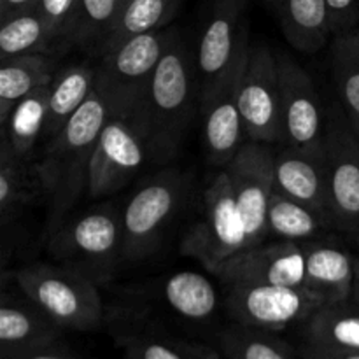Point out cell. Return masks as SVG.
Returning <instances> with one entry per match:
<instances>
[{
  "instance_id": "8992f818",
  "label": "cell",
  "mask_w": 359,
  "mask_h": 359,
  "mask_svg": "<svg viewBox=\"0 0 359 359\" xmlns=\"http://www.w3.org/2000/svg\"><path fill=\"white\" fill-rule=\"evenodd\" d=\"M248 2L249 0H209L195 55L200 111L248 56Z\"/></svg>"
},
{
  "instance_id": "52a82bcc",
  "label": "cell",
  "mask_w": 359,
  "mask_h": 359,
  "mask_svg": "<svg viewBox=\"0 0 359 359\" xmlns=\"http://www.w3.org/2000/svg\"><path fill=\"white\" fill-rule=\"evenodd\" d=\"M248 248L244 221L226 168L203 191L202 217L186 231L182 255L202 263L210 273Z\"/></svg>"
},
{
  "instance_id": "d590c367",
  "label": "cell",
  "mask_w": 359,
  "mask_h": 359,
  "mask_svg": "<svg viewBox=\"0 0 359 359\" xmlns=\"http://www.w3.org/2000/svg\"><path fill=\"white\" fill-rule=\"evenodd\" d=\"M0 359H79L70 351L63 349L58 342L44 344V346L30 347V349L0 353Z\"/></svg>"
},
{
  "instance_id": "ac0fdd59",
  "label": "cell",
  "mask_w": 359,
  "mask_h": 359,
  "mask_svg": "<svg viewBox=\"0 0 359 359\" xmlns=\"http://www.w3.org/2000/svg\"><path fill=\"white\" fill-rule=\"evenodd\" d=\"M273 189L316 209L332 212L325 154L305 153L291 146L277 147L273 158Z\"/></svg>"
},
{
  "instance_id": "277c9868",
  "label": "cell",
  "mask_w": 359,
  "mask_h": 359,
  "mask_svg": "<svg viewBox=\"0 0 359 359\" xmlns=\"http://www.w3.org/2000/svg\"><path fill=\"white\" fill-rule=\"evenodd\" d=\"M174 32L175 28H163L139 35L102 55L95 91L104 98L109 118L133 123Z\"/></svg>"
},
{
  "instance_id": "44dd1931",
  "label": "cell",
  "mask_w": 359,
  "mask_h": 359,
  "mask_svg": "<svg viewBox=\"0 0 359 359\" xmlns=\"http://www.w3.org/2000/svg\"><path fill=\"white\" fill-rule=\"evenodd\" d=\"M337 228L335 216L330 210L290 198L273 189L266 212V233L276 241L309 242Z\"/></svg>"
},
{
  "instance_id": "836d02e7",
  "label": "cell",
  "mask_w": 359,
  "mask_h": 359,
  "mask_svg": "<svg viewBox=\"0 0 359 359\" xmlns=\"http://www.w3.org/2000/svg\"><path fill=\"white\" fill-rule=\"evenodd\" d=\"M77 0H41L39 11L48 25L53 42L65 41Z\"/></svg>"
},
{
  "instance_id": "4dcf8cb0",
  "label": "cell",
  "mask_w": 359,
  "mask_h": 359,
  "mask_svg": "<svg viewBox=\"0 0 359 359\" xmlns=\"http://www.w3.org/2000/svg\"><path fill=\"white\" fill-rule=\"evenodd\" d=\"M163 297L172 311L191 321H205L217 307V293L210 280L191 270L168 277L163 286Z\"/></svg>"
},
{
  "instance_id": "8fae6325",
  "label": "cell",
  "mask_w": 359,
  "mask_h": 359,
  "mask_svg": "<svg viewBox=\"0 0 359 359\" xmlns=\"http://www.w3.org/2000/svg\"><path fill=\"white\" fill-rule=\"evenodd\" d=\"M283 109V146L312 154H325L326 121L318 90L307 70L290 55L277 53Z\"/></svg>"
},
{
  "instance_id": "74e56055",
  "label": "cell",
  "mask_w": 359,
  "mask_h": 359,
  "mask_svg": "<svg viewBox=\"0 0 359 359\" xmlns=\"http://www.w3.org/2000/svg\"><path fill=\"white\" fill-rule=\"evenodd\" d=\"M39 2L41 0H0V21L32 9V7H37Z\"/></svg>"
},
{
  "instance_id": "7bdbcfd3",
  "label": "cell",
  "mask_w": 359,
  "mask_h": 359,
  "mask_svg": "<svg viewBox=\"0 0 359 359\" xmlns=\"http://www.w3.org/2000/svg\"><path fill=\"white\" fill-rule=\"evenodd\" d=\"M224 359H226V358H224Z\"/></svg>"
},
{
  "instance_id": "d4e9b609",
  "label": "cell",
  "mask_w": 359,
  "mask_h": 359,
  "mask_svg": "<svg viewBox=\"0 0 359 359\" xmlns=\"http://www.w3.org/2000/svg\"><path fill=\"white\" fill-rule=\"evenodd\" d=\"M55 62L48 55H27L2 62L0 69V126L6 125L14 105L49 84L55 77Z\"/></svg>"
},
{
  "instance_id": "4316f807",
  "label": "cell",
  "mask_w": 359,
  "mask_h": 359,
  "mask_svg": "<svg viewBox=\"0 0 359 359\" xmlns=\"http://www.w3.org/2000/svg\"><path fill=\"white\" fill-rule=\"evenodd\" d=\"M179 6L181 0H128L102 48V55L119 48L130 39L167 28Z\"/></svg>"
},
{
  "instance_id": "9a60e30c",
  "label": "cell",
  "mask_w": 359,
  "mask_h": 359,
  "mask_svg": "<svg viewBox=\"0 0 359 359\" xmlns=\"http://www.w3.org/2000/svg\"><path fill=\"white\" fill-rule=\"evenodd\" d=\"M146 160L147 149L139 132L125 119L109 118L95 146L86 193L102 198L119 191Z\"/></svg>"
},
{
  "instance_id": "7c38bea8",
  "label": "cell",
  "mask_w": 359,
  "mask_h": 359,
  "mask_svg": "<svg viewBox=\"0 0 359 359\" xmlns=\"http://www.w3.org/2000/svg\"><path fill=\"white\" fill-rule=\"evenodd\" d=\"M325 156L337 228L354 237L359 233V137L342 107L328 112Z\"/></svg>"
},
{
  "instance_id": "60d3db41",
  "label": "cell",
  "mask_w": 359,
  "mask_h": 359,
  "mask_svg": "<svg viewBox=\"0 0 359 359\" xmlns=\"http://www.w3.org/2000/svg\"><path fill=\"white\" fill-rule=\"evenodd\" d=\"M354 238H356V242H358V244H359V233L354 235Z\"/></svg>"
},
{
  "instance_id": "e575fe53",
  "label": "cell",
  "mask_w": 359,
  "mask_h": 359,
  "mask_svg": "<svg viewBox=\"0 0 359 359\" xmlns=\"http://www.w3.org/2000/svg\"><path fill=\"white\" fill-rule=\"evenodd\" d=\"M333 35L356 28L359 20V0H326Z\"/></svg>"
},
{
  "instance_id": "b9f144b4",
  "label": "cell",
  "mask_w": 359,
  "mask_h": 359,
  "mask_svg": "<svg viewBox=\"0 0 359 359\" xmlns=\"http://www.w3.org/2000/svg\"><path fill=\"white\" fill-rule=\"evenodd\" d=\"M126 2H128V0H123V6H125V4H126Z\"/></svg>"
},
{
  "instance_id": "d6986e66",
  "label": "cell",
  "mask_w": 359,
  "mask_h": 359,
  "mask_svg": "<svg viewBox=\"0 0 359 359\" xmlns=\"http://www.w3.org/2000/svg\"><path fill=\"white\" fill-rule=\"evenodd\" d=\"M307 291L323 305L342 304L351 298L354 283V256L339 244L325 241L304 242Z\"/></svg>"
},
{
  "instance_id": "9c48e42d",
  "label": "cell",
  "mask_w": 359,
  "mask_h": 359,
  "mask_svg": "<svg viewBox=\"0 0 359 359\" xmlns=\"http://www.w3.org/2000/svg\"><path fill=\"white\" fill-rule=\"evenodd\" d=\"M238 107L248 140L283 142V109L277 56L265 44H249L238 84Z\"/></svg>"
},
{
  "instance_id": "d6a6232c",
  "label": "cell",
  "mask_w": 359,
  "mask_h": 359,
  "mask_svg": "<svg viewBox=\"0 0 359 359\" xmlns=\"http://www.w3.org/2000/svg\"><path fill=\"white\" fill-rule=\"evenodd\" d=\"M125 359H219L202 346L161 337H130L125 340Z\"/></svg>"
},
{
  "instance_id": "7402d4cb",
  "label": "cell",
  "mask_w": 359,
  "mask_h": 359,
  "mask_svg": "<svg viewBox=\"0 0 359 359\" xmlns=\"http://www.w3.org/2000/svg\"><path fill=\"white\" fill-rule=\"evenodd\" d=\"M277 14L286 41L304 55L319 53L333 35L326 0H279Z\"/></svg>"
},
{
  "instance_id": "603a6c76",
  "label": "cell",
  "mask_w": 359,
  "mask_h": 359,
  "mask_svg": "<svg viewBox=\"0 0 359 359\" xmlns=\"http://www.w3.org/2000/svg\"><path fill=\"white\" fill-rule=\"evenodd\" d=\"M309 347L359 353V307L351 302L321 305L304 323Z\"/></svg>"
},
{
  "instance_id": "e0dca14e",
  "label": "cell",
  "mask_w": 359,
  "mask_h": 359,
  "mask_svg": "<svg viewBox=\"0 0 359 359\" xmlns=\"http://www.w3.org/2000/svg\"><path fill=\"white\" fill-rule=\"evenodd\" d=\"M53 184L42 161H30L13 153L9 144H0V221L2 228L14 224L28 209L49 200Z\"/></svg>"
},
{
  "instance_id": "1f68e13d",
  "label": "cell",
  "mask_w": 359,
  "mask_h": 359,
  "mask_svg": "<svg viewBox=\"0 0 359 359\" xmlns=\"http://www.w3.org/2000/svg\"><path fill=\"white\" fill-rule=\"evenodd\" d=\"M219 347L226 359H302L276 333L238 323L221 332Z\"/></svg>"
},
{
  "instance_id": "5bb4252c",
  "label": "cell",
  "mask_w": 359,
  "mask_h": 359,
  "mask_svg": "<svg viewBox=\"0 0 359 359\" xmlns=\"http://www.w3.org/2000/svg\"><path fill=\"white\" fill-rule=\"evenodd\" d=\"M212 276L224 287L269 284L307 290L304 242L265 241L255 248H245L224 262Z\"/></svg>"
},
{
  "instance_id": "ab89813d",
  "label": "cell",
  "mask_w": 359,
  "mask_h": 359,
  "mask_svg": "<svg viewBox=\"0 0 359 359\" xmlns=\"http://www.w3.org/2000/svg\"><path fill=\"white\" fill-rule=\"evenodd\" d=\"M263 4H266V6H270L272 9L277 11V6H279V0H262Z\"/></svg>"
},
{
  "instance_id": "f35d334b",
  "label": "cell",
  "mask_w": 359,
  "mask_h": 359,
  "mask_svg": "<svg viewBox=\"0 0 359 359\" xmlns=\"http://www.w3.org/2000/svg\"><path fill=\"white\" fill-rule=\"evenodd\" d=\"M347 302H351V304L359 307V256H354V283L353 291H351V298Z\"/></svg>"
},
{
  "instance_id": "2e32d148",
  "label": "cell",
  "mask_w": 359,
  "mask_h": 359,
  "mask_svg": "<svg viewBox=\"0 0 359 359\" xmlns=\"http://www.w3.org/2000/svg\"><path fill=\"white\" fill-rule=\"evenodd\" d=\"M245 60L248 56L238 63L237 69L228 76L209 104L200 111L203 114L205 154L209 163L214 167H226L241 151V147L248 142L244 119L238 107V84H241Z\"/></svg>"
},
{
  "instance_id": "f1b7e54d",
  "label": "cell",
  "mask_w": 359,
  "mask_h": 359,
  "mask_svg": "<svg viewBox=\"0 0 359 359\" xmlns=\"http://www.w3.org/2000/svg\"><path fill=\"white\" fill-rule=\"evenodd\" d=\"M332 69L340 107L359 137V28L333 35Z\"/></svg>"
},
{
  "instance_id": "484cf974",
  "label": "cell",
  "mask_w": 359,
  "mask_h": 359,
  "mask_svg": "<svg viewBox=\"0 0 359 359\" xmlns=\"http://www.w3.org/2000/svg\"><path fill=\"white\" fill-rule=\"evenodd\" d=\"M97 67L74 65L56 74L51 81L49 118L44 137H55L88 100L95 88Z\"/></svg>"
},
{
  "instance_id": "5b68a950",
  "label": "cell",
  "mask_w": 359,
  "mask_h": 359,
  "mask_svg": "<svg viewBox=\"0 0 359 359\" xmlns=\"http://www.w3.org/2000/svg\"><path fill=\"white\" fill-rule=\"evenodd\" d=\"M48 242L56 263L84 273L100 286L112 279L123 262L121 212L114 207H100L67 219Z\"/></svg>"
},
{
  "instance_id": "30bf717a",
  "label": "cell",
  "mask_w": 359,
  "mask_h": 359,
  "mask_svg": "<svg viewBox=\"0 0 359 359\" xmlns=\"http://www.w3.org/2000/svg\"><path fill=\"white\" fill-rule=\"evenodd\" d=\"M224 305L238 325L279 333L293 325H304L323 304L300 287L241 284L226 287Z\"/></svg>"
},
{
  "instance_id": "3957f363",
  "label": "cell",
  "mask_w": 359,
  "mask_h": 359,
  "mask_svg": "<svg viewBox=\"0 0 359 359\" xmlns=\"http://www.w3.org/2000/svg\"><path fill=\"white\" fill-rule=\"evenodd\" d=\"M14 280L60 328L90 332L102 325L98 284L84 273L60 263H28L14 272Z\"/></svg>"
},
{
  "instance_id": "6da1fadb",
  "label": "cell",
  "mask_w": 359,
  "mask_h": 359,
  "mask_svg": "<svg viewBox=\"0 0 359 359\" xmlns=\"http://www.w3.org/2000/svg\"><path fill=\"white\" fill-rule=\"evenodd\" d=\"M196 102L195 60L175 30L151 77L142 105L130 123L142 137L151 161L167 163L177 156Z\"/></svg>"
},
{
  "instance_id": "4fadbf2b",
  "label": "cell",
  "mask_w": 359,
  "mask_h": 359,
  "mask_svg": "<svg viewBox=\"0 0 359 359\" xmlns=\"http://www.w3.org/2000/svg\"><path fill=\"white\" fill-rule=\"evenodd\" d=\"M272 144L248 140L226 165L245 228L248 248L266 241V212L273 193Z\"/></svg>"
},
{
  "instance_id": "ba28073f",
  "label": "cell",
  "mask_w": 359,
  "mask_h": 359,
  "mask_svg": "<svg viewBox=\"0 0 359 359\" xmlns=\"http://www.w3.org/2000/svg\"><path fill=\"white\" fill-rule=\"evenodd\" d=\"M186 196V177L163 170L144 182L121 212L123 262H142L156 251L165 228Z\"/></svg>"
},
{
  "instance_id": "7a4b0ae2",
  "label": "cell",
  "mask_w": 359,
  "mask_h": 359,
  "mask_svg": "<svg viewBox=\"0 0 359 359\" xmlns=\"http://www.w3.org/2000/svg\"><path fill=\"white\" fill-rule=\"evenodd\" d=\"M107 119V105L93 88L79 111L55 137L49 139L42 158V165L48 170L53 184L49 216L44 230L46 238L67 223L76 203L83 193L88 191L91 158Z\"/></svg>"
},
{
  "instance_id": "cb8c5ba5",
  "label": "cell",
  "mask_w": 359,
  "mask_h": 359,
  "mask_svg": "<svg viewBox=\"0 0 359 359\" xmlns=\"http://www.w3.org/2000/svg\"><path fill=\"white\" fill-rule=\"evenodd\" d=\"M49 95H51V83L32 91L14 105L6 125L0 126L2 140L9 144L16 156L30 158L37 140L46 133L49 118Z\"/></svg>"
},
{
  "instance_id": "f546056e",
  "label": "cell",
  "mask_w": 359,
  "mask_h": 359,
  "mask_svg": "<svg viewBox=\"0 0 359 359\" xmlns=\"http://www.w3.org/2000/svg\"><path fill=\"white\" fill-rule=\"evenodd\" d=\"M55 46L48 25L37 7L2 20L0 27V62L27 55H48Z\"/></svg>"
},
{
  "instance_id": "ffe728a7",
  "label": "cell",
  "mask_w": 359,
  "mask_h": 359,
  "mask_svg": "<svg viewBox=\"0 0 359 359\" xmlns=\"http://www.w3.org/2000/svg\"><path fill=\"white\" fill-rule=\"evenodd\" d=\"M60 328L27 294L6 293L0 302V353L30 349L44 344L58 342Z\"/></svg>"
},
{
  "instance_id": "8d00e7d4",
  "label": "cell",
  "mask_w": 359,
  "mask_h": 359,
  "mask_svg": "<svg viewBox=\"0 0 359 359\" xmlns=\"http://www.w3.org/2000/svg\"><path fill=\"white\" fill-rule=\"evenodd\" d=\"M302 359H359V353H349V351H326L305 346L304 353H302Z\"/></svg>"
},
{
  "instance_id": "83f0119b",
  "label": "cell",
  "mask_w": 359,
  "mask_h": 359,
  "mask_svg": "<svg viewBox=\"0 0 359 359\" xmlns=\"http://www.w3.org/2000/svg\"><path fill=\"white\" fill-rule=\"evenodd\" d=\"M123 9V0H77L65 41L90 55H102Z\"/></svg>"
}]
</instances>
